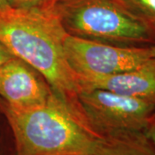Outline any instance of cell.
Here are the masks:
<instances>
[{
  "label": "cell",
  "instance_id": "obj_1",
  "mask_svg": "<svg viewBox=\"0 0 155 155\" xmlns=\"http://www.w3.org/2000/svg\"><path fill=\"white\" fill-rule=\"evenodd\" d=\"M67 35L50 6L0 9V42L41 74L61 100L84 114L78 101L82 86L65 53Z\"/></svg>",
  "mask_w": 155,
  "mask_h": 155
},
{
  "label": "cell",
  "instance_id": "obj_2",
  "mask_svg": "<svg viewBox=\"0 0 155 155\" xmlns=\"http://www.w3.org/2000/svg\"><path fill=\"white\" fill-rule=\"evenodd\" d=\"M16 155H90L103 134L57 95L48 103L16 108L0 98Z\"/></svg>",
  "mask_w": 155,
  "mask_h": 155
},
{
  "label": "cell",
  "instance_id": "obj_3",
  "mask_svg": "<svg viewBox=\"0 0 155 155\" xmlns=\"http://www.w3.org/2000/svg\"><path fill=\"white\" fill-rule=\"evenodd\" d=\"M50 7L73 37L127 48L155 46V36L113 0H54Z\"/></svg>",
  "mask_w": 155,
  "mask_h": 155
},
{
  "label": "cell",
  "instance_id": "obj_4",
  "mask_svg": "<svg viewBox=\"0 0 155 155\" xmlns=\"http://www.w3.org/2000/svg\"><path fill=\"white\" fill-rule=\"evenodd\" d=\"M78 101L89 122L99 133L115 130L144 131L155 104L103 89H83Z\"/></svg>",
  "mask_w": 155,
  "mask_h": 155
},
{
  "label": "cell",
  "instance_id": "obj_5",
  "mask_svg": "<svg viewBox=\"0 0 155 155\" xmlns=\"http://www.w3.org/2000/svg\"><path fill=\"white\" fill-rule=\"evenodd\" d=\"M67 61L78 78L106 76L134 69L152 57L150 48H127L67 35Z\"/></svg>",
  "mask_w": 155,
  "mask_h": 155
},
{
  "label": "cell",
  "instance_id": "obj_6",
  "mask_svg": "<svg viewBox=\"0 0 155 155\" xmlns=\"http://www.w3.org/2000/svg\"><path fill=\"white\" fill-rule=\"evenodd\" d=\"M55 95L41 74L17 57L0 67V98L9 105L16 108L41 105Z\"/></svg>",
  "mask_w": 155,
  "mask_h": 155
},
{
  "label": "cell",
  "instance_id": "obj_7",
  "mask_svg": "<svg viewBox=\"0 0 155 155\" xmlns=\"http://www.w3.org/2000/svg\"><path fill=\"white\" fill-rule=\"evenodd\" d=\"M83 89H103L155 104V57L138 67L106 76L78 78Z\"/></svg>",
  "mask_w": 155,
  "mask_h": 155
},
{
  "label": "cell",
  "instance_id": "obj_8",
  "mask_svg": "<svg viewBox=\"0 0 155 155\" xmlns=\"http://www.w3.org/2000/svg\"><path fill=\"white\" fill-rule=\"evenodd\" d=\"M90 155H155L144 131L115 130L103 133Z\"/></svg>",
  "mask_w": 155,
  "mask_h": 155
},
{
  "label": "cell",
  "instance_id": "obj_9",
  "mask_svg": "<svg viewBox=\"0 0 155 155\" xmlns=\"http://www.w3.org/2000/svg\"><path fill=\"white\" fill-rule=\"evenodd\" d=\"M155 36V0H113Z\"/></svg>",
  "mask_w": 155,
  "mask_h": 155
},
{
  "label": "cell",
  "instance_id": "obj_10",
  "mask_svg": "<svg viewBox=\"0 0 155 155\" xmlns=\"http://www.w3.org/2000/svg\"><path fill=\"white\" fill-rule=\"evenodd\" d=\"M54 0H7L9 6L16 9L46 8L52 5Z\"/></svg>",
  "mask_w": 155,
  "mask_h": 155
},
{
  "label": "cell",
  "instance_id": "obj_11",
  "mask_svg": "<svg viewBox=\"0 0 155 155\" xmlns=\"http://www.w3.org/2000/svg\"><path fill=\"white\" fill-rule=\"evenodd\" d=\"M144 133L146 136L151 141V143L155 147V120L151 119L148 126L144 130Z\"/></svg>",
  "mask_w": 155,
  "mask_h": 155
},
{
  "label": "cell",
  "instance_id": "obj_12",
  "mask_svg": "<svg viewBox=\"0 0 155 155\" xmlns=\"http://www.w3.org/2000/svg\"><path fill=\"white\" fill-rule=\"evenodd\" d=\"M12 57H14V56L12 55L9 52V50L0 42V67Z\"/></svg>",
  "mask_w": 155,
  "mask_h": 155
},
{
  "label": "cell",
  "instance_id": "obj_13",
  "mask_svg": "<svg viewBox=\"0 0 155 155\" xmlns=\"http://www.w3.org/2000/svg\"><path fill=\"white\" fill-rule=\"evenodd\" d=\"M7 6H9L7 0H0V9H1V8L7 7Z\"/></svg>",
  "mask_w": 155,
  "mask_h": 155
},
{
  "label": "cell",
  "instance_id": "obj_14",
  "mask_svg": "<svg viewBox=\"0 0 155 155\" xmlns=\"http://www.w3.org/2000/svg\"><path fill=\"white\" fill-rule=\"evenodd\" d=\"M150 49H151V54H152V56H154L155 57V46L150 47Z\"/></svg>",
  "mask_w": 155,
  "mask_h": 155
},
{
  "label": "cell",
  "instance_id": "obj_15",
  "mask_svg": "<svg viewBox=\"0 0 155 155\" xmlns=\"http://www.w3.org/2000/svg\"><path fill=\"white\" fill-rule=\"evenodd\" d=\"M151 119H153V120H155V110L154 112L153 113V116H152V118Z\"/></svg>",
  "mask_w": 155,
  "mask_h": 155
}]
</instances>
